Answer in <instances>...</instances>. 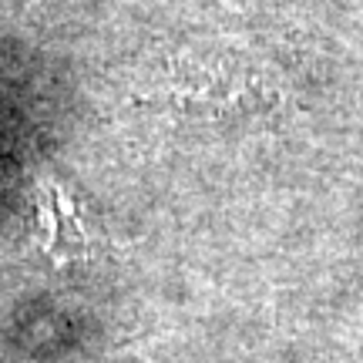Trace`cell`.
I'll list each match as a JSON object with an SVG mask.
<instances>
[{"instance_id": "1", "label": "cell", "mask_w": 363, "mask_h": 363, "mask_svg": "<svg viewBox=\"0 0 363 363\" xmlns=\"http://www.w3.org/2000/svg\"><path fill=\"white\" fill-rule=\"evenodd\" d=\"M44 229H48V249H51V256L57 262L84 256V249H88L84 229L74 219L67 195L61 189H54V185L44 192Z\"/></svg>"}]
</instances>
